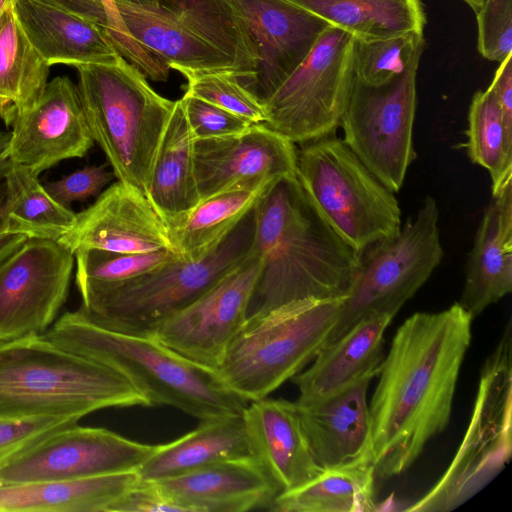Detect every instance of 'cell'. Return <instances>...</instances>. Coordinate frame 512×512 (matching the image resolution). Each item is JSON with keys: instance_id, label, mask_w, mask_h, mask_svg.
<instances>
[{"instance_id": "1", "label": "cell", "mask_w": 512, "mask_h": 512, "mask_svg": "<svg viewBox=\"0 0 512 512\" xmlns=\"http://www.w3.org/2000/svg\"><path fill=\"white\" fill-rule=\"evenodd\" d=\"M472 321L457 302L415 313L397 328L368 405L376 475L406 471L447 427Z\"/></svg>"}, {"instance_id": "2", "label": "cell", "mask_w": 512, "mask_h": 512, "mask_svg": "<svg viewBox=\"0 0 512 512\" xmlns=\"http://www.w3.org/2000/svg\"><path fill=\"white\" fill-rule=\"evenodd\" d=\"M253 213L251 250L262 267L248 317L296 300L348 296L359 254L316 212L296 177L274 184Z\"/></svg>"}, {"instance_id": "3", "label": "cell", "mask_w": 512, "mask_h": 512, "mask_svg": "<svg viewBox=\"0 0 512 512\" xmlns=\"http://www.w3.org/2000/svg\"><path fill=\"white\" fill-rule=\"evenodd\" d=\"M53 343L105 364L125 376L152 406H171L199 420L242 414L249 402L219 374L159 341L106 327L81 306L61 315L43 334Z\"/></svg>"}, {"instance_id": "4", "label": "cell", "mask_w": 512, "mask_h": 512, "mask_svg": "<svg viewBox=\"0 0 512 512\" xmlns=\"http://www.w3.org/2000/svg\"><path fill=\"white\" fill-rule=\"evenodd\" d=\"M151 407L121 372L43 334L0 343V417L80 420L111 407Z\"/></svg>"}, {"instance_id": "5", "label": "cell", "mask_w": 512, "mask_h": 512, "mask_svg": "<svg viewBox=\"0 0 512 512\" xmlns=\"http://www.w3.org/2000/svg\"><path fill=\"white\" fill-rule=\"evenodd\" d=\"M78 92L94 142L117 180L146 194L175 101L122 56L76 67Z\"/></svg>"}, {"instance_id": "6", "label": "cell", "mask_w": 512, "mask_h": 512, "mask_svg": "<svg viewBox=\"0 0 512 512\" xmlns=\"http://www.w3.org/2000/svg\"><path fill=\"white\" fill-rule=\"evenodd\" d=\"M344 300L301 299L249 316L216 372L247 402L268 397L323 348Z\"/></svg>"}, {"instance_id": "7", "label": "cell", "mask_w": 512, "mask_h": 512, "mask_svg": "<svg viewBox=\"0 0 512 512\" xmlns=\"http://www.w3.org/2000/svg\"><path fill=\"white\" fill-rule=\"evenodd\" d=\"M253 210L207 257L197 261L179 257L125 282L80 289L81 307L106 327L153 336L167 319L247 258L254 232Z\"/></svg>"}, {"instance_id": "8", "label": "cell", "mask_w": 512, "mask_h": 512, "mask_svg": "<svg viewBox=\"0 0 512 512\" xmlns=\"http://www.w3.org/2000/svg\"><path fill=\"white\" fill-rule=\"evenodd\" d=\"M296 179L316 212L358 254L402 226L394 193L334 134L301 144Z\"/></svg>"}, {"instance_id": "9", "label": "cell", "mask_w": 512, "mask_h": 512, "mask_svg": "<svg viewBox=\"0 0 512 512\" xmlns=\"http://www.w3.org/2000/svg\"><path fill=\"white\" fill-rule=\"evenodd\" d=\"M511 321L484 362L463 440L437 483L407 511L447 512L464 504L505 467L512 452Z\"/></svg>"}, {"instance_id": "10", "label": "cell", "mask_w": 512, "mask_h": 512, "mask_svg": "<svg viewBox=\"0 0 512 512\" xmlns=\"http://www.w3.org/2000/svg\"><path fill=\"white\" fill-rule=\"evenodd\" d=\"M438 219L435 199L426 196L395 236L377 241L359 254L352 287L325 345L367 316L394 317L424 285L444 255Z\"/></svg>"}, {"instance_id": "11", "label": "cell", "mask_w": 512, "mask_h": 512, "mask_svg": "<svg viewBox=\"0 0 512 512\" xmlns=\"http://www.w3.org/2000/svg\"><path fill=\"white\" fill-rule=\"evenodd\" d=\"M355 38L328 25L285 81L263 103L266 126L294 144L334 134L354 84Z\"/></svg>"}, {"instance_id": "12", "label": "cell", "mask_w": 512, "mask_h": 512, "mask_svg": "<svg viewBox=\"0 0 512 512\" xmlns=\"http://www.w3.org/2000/svg\"><path fill=\"white\" fill-rule=\"evenodd\" d=\"M423 51L412 57L403 73L384 85L365 86L354 79L340 122L344 143L393 193L402 188L407 170L417 157L413 126Z\"/></svg>"}, {"instance_id": "13", "label": "cell", "mask_w": 512, "mask_h": 512, "mask_svg": "<svg viewBox=\"0 0 512 512\" xmlns=\"http://www.w3.org/2000/svg\"><path fill=\"white\" fill-rule=\"evenodd\" d=\"M74 254L57 240L28 238L0 263V343L44 334L65 303Z\"/></svg>"}, {"instance_id": "14", "label": "cell", "mask_w": 512, "mask_h": 512, "mask_svg": "<svg viewBox=\"0 0 512 512\" xmlns=\"http://www.w3.org/2000/svg\"><path fill=\"white\" fill-rule=\"evenodd\" d=\"M155 445L77 423L58 429L0 470V483L74 481L135 471Z\"/></svg>"}, {"instance_id": "15", "label": "cell", "mask_w": 512, "mask_h": 512, "mask_svg": "<svg viewBox=\"0 0 512 512\" xmlns=\"http://www.w3.org/2000/svg\"><path fill=\"white\" fill-rule=\"evenodd\" d=\"M261 257L247 258L154 333L188 360L217 371L230 344L244 326L261 272Z\"/></svg>"}, {"instance_id": "16", "label": "cell", "mask_w": 512, "mask_h": 512, "mask_svg": "<svg viewBox=\"0 0 512 512\" xmlns=\"http://www.w3.org/2000/svg\"><path fill=\"white\" fill-rule=\"evenodd\" d=\"M11 125L10 160L37 175L63 160L82 158L94 144L77 85L66 76L49 81L31 107L15 112Z\"/></svg>"}, {"instance_id": "17", "label": "cell", "mask_w": 512, "mask_h": 512, "mask_svg": "<svg viewBox=\"0 0 512 512\" xmlns=\"http://www.w3.org/2000/svg\"><path fill=\"white\" fill-rule=\"evenodd\" d=\"M297 149L264 123L218 138L194 140L200 201L240 185L296 177Z\"/></svg>"}, {"instance_id": "18", "label": "cell", "mask_w": 512, "mask_h": 512, "mask_svg": "<svg viewBox=\"0 0 512 512\" xmlns=\"http://www.w3.org/2000/svg\"><path fill=\"white\" fill-rule=\"evenodd\" d=\"M57 241L73 254L80 249L117 253L173 250L166 224L145 193L119 180L77 214L73 228Z\"/></svg>"}, {"instance_id": "19", "label": "cell", "mask_w": 512, "mask_h": 512, "mask_svg": "<svg viewBox=\"0 0 512 512\" xmlns=\"http://www.w3.org/2000/svg\"><path fill=\"white\" fill-rule=\"evenodd\" d=\"M259 51L251 93L264 103L308 55L329 25L287 0H230Z\"/></svg>"}, {"instance_id": "20", "label": "cell", "mask_w": 512, "mask_h": 512, "mask_svg": "<svg viewBox=\"0 0 512 512\" xmlns=\"http://www.w3.org/2000/svg\"><path fill=\"white\" fill-rule=\"evenodd\" d=\"M155 482L181 512L268 510L280 494L252 456L219 461Z\"/></svg>"}, {"instance_id": "21", "label": "cell", "mask_w": 512, "mask_h": 512, "mask_svg": "<svg viewBox=\"0 0 512 512\" xmlns=\"http://www.w3.org/2000/svg\"><path fill=\"white\" fill-rule=\"evenodd\" d=\"M242 418L251 456L280 493L316 477V464L295 402L263 398L250 401Z\"/></svg>"}, {"instance_id": "22", "label": "cell", "mask_w": 512, "mask_h": 512, "mask_svg": "<svg viewBox=\"0 0 512 512\" xmlns=\"http://www.w3.org/2000/svg\"><path fill=\"white\" fill-rule=\"evenodd\" d=\"M366 377L327 397L298 402L302 427L316 464L323 470L372 459Z\"/></svg>"}, {"instance_id": "23", "label": "cell", "mask_w": 512, "mask_h": 512, "mask_svg": "<svg viewBox=\"0 0 512 512\" xmlns=\"http://www.w3.org/2000/svg\"><path fill=\"white\" fill-rule=\"evenodd\" d=\"M512 291V180L492 195L477 229L458 303L474 319Z\"/></svg>"}, {"instance_id": "24", "label": "cell", "mask_w": 512, "mask_h": 512, "mask_svg": "<svg viewBox=\"0 0 512 512\" xmlns=\"http://www.w3.org/2000/svg\"><path fill=\"white\" fill-rule=\"evenodd\" d=\"M393 318L388 314L367 316L323 346L312 365L291 379L299 390L297 401L321 399L377 376L384 358V333Z\"/></svg>"}, {"instance_id": "25", "label": "cell", "mask_w": 512, "mask_h": 512, "mask_svg": "<svg viewBox=\"0 0 512 512\" xmlns=\"http://www.w3.org/2000/svg\"><path fill=\"white\" fill-rule=\"evenodd\" d=\"M132 36L170 69L179 73H223L238 80L231 61L163 4L115 1Z\"/></svg>"}, {"instance_id": "26", "label": "cell", "mask_w": 512, "mask_h": 512, "mask_svg": "<svg viewBox=\"0 0 512 512\" xmlns=\"http://www.w3.org/2000/svg\"><path fill=\"white\" fill-rule=\"evenodd\" d=\"M13 8L31 44L51 66L74 67L121 56L96 24L37 0H14Z\"/></svg>"}, {"instance_id": "27", "label": "cell", "mask_w": 512, "mask_h": 512, "mask_svg": "<svg viewBox=\"0 0 512 512\" xmlns=\"http://www.w3.org/2000/svg\"><path fill=\"white\" fill-rule=\"evenodd\" d=\"M278 181L237 186L204 199L189 211L164 221L173 250L188 261L207 257Z\"/></svg>"}, {"instance_id": "28", "label": "cell", "mask_w": 512, "mask_h": 512, "mask_svg": "<svg viewBox=\"0 0 512 512\" xmlns=\"http://www.w3.org/2000/svg\"><path fill=\"white\" fill-rule=\"evenodd\" d=\"M194 430L162 445L135 470L139 480L160 481L228 459L251 456L242 414L200 420Z\"/></svg>"}, {"instance_id": "29", "label": "cell", "mask_w": 512, "mask_h": 512, "mask_svg": "<svg viewBox=\"0 0 512 512\" xmlns=\"http://www.w3.org/2000/svg\"><path fill=\"white\" fill-rule=\"evenodd\" d=\"M136 471L74 481L0 483V512H110Z\"/></svg>"}, {"instance_id": "30", "label": "cell", "mask_w": 512, "mask_h": 512, "mask_svg": "<svg viewBox=\"0 0 512 512\" xmlns=\"http://www.w3.org/2000/svg\"><path fill=\"white\" fill-rule=\"evenodd\" d=\"M352 35L375 41L405 33L424 34L421 0H287Z\"/></svg>"}, {"instance_id": "31", "label": "cell", "mask_w": 512, "mask_h": 512, "mask_svg": "<svg viewBox=\"0 0 512 512\" xmlns=\"http://www.w3.org/2000/svg\"><path fill=\"white\" fill-rule=\"evenodd\" d=\"M193 144L183 105L178 99L145 194L163 221L189 211L200 202L194 176Z\"/></svg>"}, {"instance_id": "32", "label": "cell", "mask_w": 512, "mask_h": 512, "mask_svg": "<svg viewBox=\"0 0 512 512\" xmlns=\"http://www.w3.org/2000/svg\"><path fill=\"white\" fill-rule=\"evenodd\" d=\"M375 467L372 459L323 469L302 486L280 493L272 512H369L374 500Z\"/></svg>"}, {"instance_id": "33", "label": "cell", "mask_w": 512, "mask_h": 512, "mask_svg": "<svg viewBox=\"0 0 512 512\" xmlns=\"http://www.w3.org/2000/svg\"><path fill=\"white\" fill-rule=\"evenodd\" d=\"M233 64L250 92L259 64L257 43L230 0H160Z\"/></svg>"}, {"instance_id": "34", "label": "cell", "mask_w": 512, "mask_h": 512, "mask_svg": "<svg viewBox=\"0 0 512 512\" xmlns=\"http://www.w3.org/2000/svg\"><path fill=\"white\" fill-rule=\"evenodd\" d=\"M5 183L2 232L59 240L75 225L77 214L59 204L28 168L12 162Z\"/></svg>"}, {"instance_id": "35", "label": "cell", "mask_w": 512, "mask_h": 512, "mask_svg": "<svg viewBox=\"0 0 512 512\" xmlns=\"http://www.w3.org/2000/svg\"><path fill=\"white\" fill-rule=\"evenodd\" d=\"M50 65L29 41L13 4L0 17V98L15 112L31 107L43 93Z\"/></svg>"}, {"instance_id": "36", "label": "cell", "mask_w": 512, "mask_h": 512, "mask_svg": "<svg viewBox=\"0 0 512 512\" xmlns=\"http://www.w3.org/2000/svg\"><path fill=\"white\" fill-rule=\"evenodd\" d=\"M466 135L468 156L489 172L495 195L512 180V127L506 124L490 87L473 95Z\"/></svg>"}, {"instance_id": "37", "label": "cell", "mask_w": 512, "mask_h": 512, "mask_svg": "<svg viewBox=\"0 0 512 512\" xmlns=\"http://www.w3.org/2000/svg\"><path fill=\"white\" fill-rule=\"evenodd\" d=\"M78 290L114 285L138 277L179 257L173 250L150 253H117L80 249L74 253Z\"/></svg>"}, {"instance_id": "38", "label": "cell", "mask_w": 512, "mask_h": 512, "mask_svg": "<svg viewBox=\"0 0 512 512\" xmlns=\"http://www.w3.org/2000/svg\"><path fill=\"white\" fill-rule=\"evenodd\" d=\"M424 47V34L415 32L369 42L355 40L354 78L365 86L384 85L403 73Z\"/></svg>"}, {"instance_id": "39", "label": "cell", "mask_w": 512, "mask_h": 512, "mask_svg": "<svg viewBox=\"0 0 512 512\" xmlns=\"http://www.w3.org/2000/svg\"><path fill=\"white\" fill-rule=\"evenodd\" d=\"M185 93L201 98L253 124L265 123L263 103L237 79L223 73H182Z\"/></svg>"}, {"instance_id": "40", "label": "cell", "mask_w": 512, "mask_h": 512, "mask_svg": "<svg viewBox=\"0 0 512 512\" xmlns=\"http://www.w3.org/2000/svg\"><path fill=\"white\" fill-rule=\"evenodd\" d=\"M477 16V48L487 60L512 54V0H484Z\"/></svg>"}, {"instance_id": "41", "label": "cell", "mask_w": 512, "mask_h": 512, "mask_svg": "<svg viewBox=\"0 0 512 512\" xmlns=\"http://www.w3.org/2000/svg\"><path fill=\"white\" fill-rule=\"evenodd\" d=\"M78 421L64 417H0V470L48 434Z\"/></svg>"}, {"instance_id": "42", "label": "cell", "mask_w": 512, "mask_h": 512, "mask_svg": "<svg viewBox=\"0 0 512 512\" xmlns=\"http://www.w3.org/2000/svg\"><path fill=\"white\" fill-rule=\"evenodd\" d=\"M101 1L108 20L106 37L118 53L140 70L148 80L167 81L170 69L132 36L121 17L115 0Z\"/></svg>"}, {"instance_id": "43", "label": "cell", "mask_w": 512, "mask_h": 512, "mask_svg": "<svg viewBox=\"0 0 512 512\" xmlns=\"http://www.w3.org/2000/svg\"><path fill=\"white\" fill-rule=\"evenodd\" d=\"M194 140L229 136L253 123L201 98L184 93L180 98Z\"/></svg>"}, {"instance_id": "44", "label": "cell", "mask_w": 512, "mask_h": 512, "mask_svg": "<svg viewBox=\"0 0 512 512\" xmlns=\"http://www.w3.org/2000/svg\"><path fill=\"white\" fill-rule=\"evenodd\" d=\"M113 178L115 175L106 164L92 165L48 182L44 187L59 204L70 208L75 201H85L98 195Z\"/></svg>"}, {"instance_id": "45", "label": "cell", "mask_w": 512, "mask_h": 512, "mask_svg": "<svg viewBox=\"0 0 512 512\" xmlns=\"http://www.w3.org/2000/svg\"><path fill=\"white\" fill-rule=\"evenodd\" d=\"M181 512L156 482L138 480L112 506L110 512Z\"/></svg>"}, {"instance_id": "46", "label": "cell", "mask_w": 512, "mask_h": 512, "mask_svg": "<svg viewBox=\"0 0 512 512\" xmlns=\"http://www.w3.org/2000/svg\"><path fill=\"white\" fill-rule=\"evenodd\" d=\"M99 26L106 35L108 20L101 0H37Z\"/></svg>"}, {"instance_id": "47", "label": "cell", "mask_w": 512, "mask_h": 512, "mask_svg": "<svg viewBox=\"0 0 512 512\" xmlns=\"http://www.w3.org/2000/svg\"><path fill=\"white\" fill-rule=\"evenodd\" d=\"M489 87L497 99L506 124L512 127V54L500 61Z\"/></svg>"}, {"instance_id": "48", "label": "cell", "mask_w": 512, "mask_h": 512, "mask_svg": "<svg viewBox=\"0 0 512 512\" xmlns=\"http://www.w3.org/2000/svg\"><path fill=\"white\" fill-rule=\"evenodd\" d=\"M12 162L8 156L6 148L0 152V231L4 221L6 205V183L5 174L10 168Z\"/></svg>"}, {"instance_id": "49", "label": "cell", "mask_w": 512, "mask_h": 512, "mask_svg": "<svg viewBox=\"0 0 512 512\" xmlns=\"http://www.w3.org/2000/svg\"><path fill=\"white\" fill-rule=\"evenodd\" d=\"M26 239L24 235L0 231V263L14 252Z\"/></svg>"}, {"instance_id": "50", "label": "cell", "mask_w": 512, "mask_h": 512, "mask_svg": "<svg viewBox=\"0 0 512 512\" xmlns=\"http://www.w3.org/2000/svg\"><path fill=\"white\" fill-rule=\"evenodd\" d=\"M15 116L14 106L5 99L0 98V118L7 124L11 125Z\"/></svg>"}, {"instance_id": "51", "label": "cell", "mask_w": 512, "mask_h": 512, "mask_svg": "<svg viewBox=\"0 0 512 512\" xmlns=\"http://www.w3.org/2000/svg\"><path fill=\"white\" fill-rule=\"evenodd\" d=\"M475 13H477L481 6L483 5L484 0H463Z\"/></svg>"}, {"instance_id": "52", "label": "cell", "mask_w": 512, "mask_h": 512, "mask_svg": "<svg viewBox=\"0 0 512 512\" xmlns=\"http://www.w3.org/2000/svg\"><path fill=\"white\" fill-rule=\"evenodd\" d=\"M117 1H124V2L137 4V5H155V4L160 3V0H117Z\"/></svg>"}, {"instance_id": "53", "label": "cell", "mask_w": 512, "mask_h": 512, "mask_svg": "<svg viewBox=\"0 0 512 512\" xmlns=\"http://www.w3.org/2000/svg\"><path fill=\"white\" fill-rule=\"evenodd\" d=\"M10 138V132L2 131L0 133V152L7 147Z\"/></svg>"}, {"instance_id": "54", "label": "cell", "mask_w": 512, "mask_h": 512, "mask_svg": "<svg viewBox=\"0 0 512 512\" xmlns=\"http://www.w3.org/2000/svg\"><path fill=\"white\" fill-rule=\"evenodd\" d=\"M14 0H0V17L2 13L13 4Z\"/></svg>"}, {"instance_id": "55", "label": "cell", "mask_w": 512, "mask_h": 512, "mask_svg": "<svg viewBox=\"0 0 512 512\" xmlns=\"http://www.w3.org/2000/svg\"><path fill=\"white\" fill-rule=\"evenodd\" d=\"M2 132L1 128H0V133Z\"/></svg>"}]
</instances>
